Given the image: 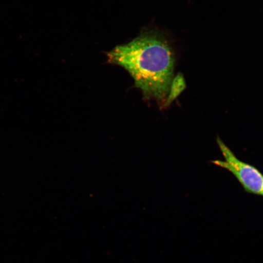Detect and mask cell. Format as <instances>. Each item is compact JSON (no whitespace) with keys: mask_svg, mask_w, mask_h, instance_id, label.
<instances>
[{"mask_svg":"<svg viewBox=\"0 0 263 263\" xmlns=\"http://www.w3.org/2000/svg\"><path fill=\"white\" fill-rule=\"evenodd\" d=\"M107 57L110 63L129 72L144 97L166 101L173 80L175 55L161 33H141L127 44L117 46Z\"/></svg>","mask_w":263,"mask_h":263,"instance_id":"1","label":"cell"},{"mask_svg":"<svg viewBox=\"0 0 263 263\" xmlns=\"http://www.w3.org/2000/svg\"><path fill=\"white\" fill-rule=\"evenodd\" d=\"M217 143L224 160H213L212 163L231 172L247 192L263 196V174L254 166L239 160L219 137Z\"/></svg>","mask_w":263,"mask_h":263,"instance_id":"2","label":"cell"}]
</instances>
